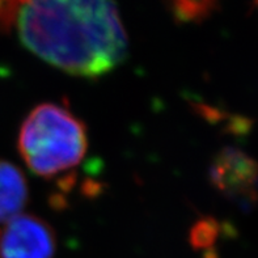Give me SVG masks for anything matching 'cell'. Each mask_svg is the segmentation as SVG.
<instances>
[{"label":"cell","mask_w":258,"mask_h":258,"mask_svg":"<svg viewBox=\"0 0 258 258\" xmlns=\"http://www.w3.org/2000/svg\"><path fill=\"white\" fill-rule=\"evenodd\" d=\"M15 24L26 49L70 75L100 78L127 56L113 0H25Z\"/></svg>","instance_id":"6da1fadb"},{"label":"cell","mask_w":258,"mask_h":258,"mask_svg":"<svg viewBox=\"0 0 258 258\" xmlns=\"http://www.w3.org/2000/svg\"><path fill=\"white\" fill-rule=\"evenodd\" d=\"M87 148L84 123L60 104L37 105L20 127V155L26 167L43 178L75 168L84 159Z\"/></svg>","instance_id":"7a4b0ae2"},{"label":"cell","mask_w":258,"mask_h":258,"mask_svg":"<svg viewBox=\"0 0 258 258\" xmlns=\"http://www.w3.org/2000/svg\"><path fill=\"white\" fill-rule=\"evenodd\" d=\"M210 180L220 194L250 209L258 202V161L235 147L220 151L210 167Z\"/></svg>","instance_id":"3957f363"},{"label":"cell","mask_w":258,"mask_h":258,"mask_svg":"<svg viewBox=\"0 0 258 258\" xmlns=\"http://www.w3.org/2000/svg\"><path fill=\"white\" fill-rule=\"evenodd\" d=\"M55 233L43 219L20 214L0 233V258H54Z\"/></svg>","instance_id":"277c9868"},{"label":"cell","mask_w":258,"mask_h":258,"mask_svg":"<svg viewBox=\"0 0 258 258\" xmlns=\"http://www.w3.org/2000/svg\"><path fill=\"white\" fill-rule=\"evenodd\" d=\"M29 197L24 173L15 164L0 160V223H8L21 214Z\"/></svg>","instance_id":"5b68a950"},{"label":"cell","mask_w":258,"mask_h":258,"mask_svg":"<svg viewBox=\"0 0 258 258\" xmlns=\"http://www.w3.org/2000/svg\"><path fill=\"white\" fill-rule=\"evenodd\" d=\"M218 0H172L176 16L185 21L200 20L207 16Z\"/></svg>","instance_id":"8992f818"},{"label":"cell","mask_w":258,"mask_h":258,"mask_svg":"<svg viewBox=\"0 0 258 258\" xmlns=\"http://www.w3.org/2000/svg\"><path fill=\"white\" fill-rule=\"evenodd\" d=\"M255 3H257V6H258V0H255Z\"/></svg>","instance_id":"52a82bcc"}]
</instances>
